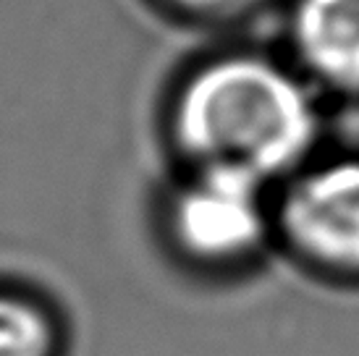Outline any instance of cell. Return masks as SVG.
I'll return each mask as SVG.
<instances>
[{
    "label": "cell",
    "instance_id": "cell-3",
    "mask_svg": "<svg viewBox=\"0 0 359 356\" xmlns=\"http://www.w3.org/2000/svg\"><path fill=\"white\" fill-rule=\"evenodd\" d=\"M276 220L304 257L359 273V158L299 170L280 194Z\"/></svg>",
    "mask_w": 359,
    "mask_h": 356
},
{
    "label": "cell",
    "instance_id": "cell-6",
    "mask_svg": "<svg viewBox=\"0 0 359 356\" xmlns=\"http://www.w3.org/2000/svg\"><path fill=\"white\" fill-rule=\"evenodd\" d=\"M170 13L200 24H233L250 16L265 0H160Z\"/></svg>",
    "mask_w": 359,
    "mask_h": 356
},
{
    "label": "cell",
    "instance_id": "cell-1",
    "mask_svg": "<svg viewBox=\"0 0 359 356\" xmlns=\"http://www.w3.org/2000/svg\"><path fill=\"white\" fill-rule=\"evenodd\" d=\"M165 126L189 170H231L262 186L299 170L320 134L304 81L259 53L194 66L173 89Z\"/></svg>",
    "mask_w": 359,
    "mask_h": 356
},
{
    "label": "cell",
    "instance_id": "cell-5",
    "mask_svg": "<svg viewBox=\"0 0 359 356\" xmlns=\"http://www.w3.org/2000/svg\"><path fill=\"white\" fill-rule=\"evenodd\" d=\"M53 327L34 301L0 288V356H50Z\"/></svg>",
    "mask_w": 359,
    "mask_h": 356
},
{
    "label": "cell",
    "instance_id": "cell-4",
    "mask_svg": "<svg viewBox=\"0 0 359 356\" xmlns=\"http://www.w3.org/2000/svg\"><path fill=\"white\" fill-rule=\"evenodd\" d=\"M289 40L304 74L336 95H359V0H294Z\"/></svg>",
    "mask_w": 359,
    "mask_h": 356
},
{
    "label": "cell",
    "instance_id": "cell-2",
    "mask_svg": "<svg viewBox=\"0 0 359 356\" xmlns=\"http://www.w3.org/2000/svg\"><path fill=\"white\" fill-rule=\"evenodd\" d=\"M265 186L231 170H191L168 205V228L187 254L208 262L247 257L268 233Z\"/></svg>",
    "mask_w": 359,
    "mask_h": 356
}]
</instances>
